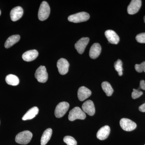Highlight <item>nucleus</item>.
I'll return each instance as SVG.
<instances>
[{
  "mask_svg": "<svg viewBox=\"0 0 145 145\" xmlns=\"http://www.w3.org/2000/svg\"><path fill=\"white\" fill-rule=\"evenodd\" d=\"M69 107V105L66 102H61L56 106L54 110V114L58 118L62 117L66 113Z\"/></svg>",
  "mask_w": 145,
  "mask_h": 145,
  "instance_id": "obj_5",
  "label": "nucleus"
},
{
  "mask_svg": "<svg viewBox=\"0 0 145 145\" xmlns=\"http://www.w3.org/2000/svg\"><path fill=\"white\" fill-rule=\"evenodd\" d=\"M20 39V36L19 35H14L8 37L5 44V48H8L13 46V45L19 41Z\"/></svg>",
  "mask_w": 145,
  "mask_h": 145,
  "instance_id": "obj_19",
  "label": "nucleus"
},
{
  "mask_svg": "<svg viewBox=\"0 0 145 145\" xmlns=\"http://www.w3.org/2000/svg\"><path fill=\"white\" fill-rule=\"evenodd\" d=\"M135 70L138 72L144 71L145 72V61L141 63L140 64H136L135 66Z\"/></svg>",
  "mask_w": 145,
  "mask_h": 145,
  "instance_id": "obj_25",
  "label": "nucleus"
},
{
  "mask_svg": "<svg viewBox=\"0 0 145 145\" xmlns=\"http://www.w3.org/2000/svg\"><path fill=\"white\" fill-rule=\"evenodd\" d=\"M5 81L8 84L13 86L18 85L20 83V80L18 77L13 74L7 75L6 77Z\"/></svg>",
  "mask_w": 145,
  "mask_h": 145,
  "instance_id": "obj_21",
  "label": "nucleus"
},
{
  "mask_svg": "<svg viewBox=\"0 0 145 145\" xmlns=\"http://www.w3.org/2000/svg\"><path fill=\"white\" fill-rule=\"evenodd\" d=\"M101 86L103 90L106 93L107 96H110L112 95L114 90L109 83L107 82H104L102 83Z\"/></svg>",
  "mask_w": 145,
  "mask_h": 145,
  "instance_id": "obj_22",
  "label": "nucleus"
},
{
  "mask_svg": "<svg viewBox=\"0 0 145 145\" xmlns=\"http://www.w3.org/2000/svg\"><path fill=\"white\" fill-rule=\"evenodd\" d=\"M63 141L67 145H77L76 140L71 136H65L63 138Z\"/></svg>",
  "mask_w": 145,
  "mask_h": 145,
  "instance_id": "obj_24",
  "label": "nucleus"
},
{
  "mask_svg": "<svg viewBox=\"0 0 145 145\" xmlns=\"http://www.w3.org/2000/svg\"><path fill=\"white\" fill-rule=\"evenodd\" d=\"M52 131L51 128L46 130L43 133L41 138V145H46L51 138L52 135Z\"/></svg>",
  "mask_w": 145,
  "mask_h": 145,
  "instance_id": "obj_20",
  "label": "nucleus"
},
{
  "mask_svg": "<svg viewBox=\"0 0 145 145\" xmlns=\"http://www.w3.org/2000/svg\"><path fill=\"white\" fill-rule=\"evenodd\" d=\"M89 41V39L88 37H83L75 43V48L79 54H83Z\"/></svg>",
  "mask_w": 145,
  "mask_h": 145,
  "instance_id": "obj_10",
  "label": "nucleus"
},
{
  "mask_svg": "<svg viewBox=\"0 0 145 145\" xmlns=\"http://www.w3.org/2000/svg\"><path fill=\"white\" fill-rule=\"evenodd\" d=\"M143 94L142 91L139 89H133V91L131 94V97L133 99H137L139 98Z\"/></svg>",
  "mask_w": 145,
  "mask_h": 145,
  "instance_id": "obj_26",
  "label": "nucleus"
},
{
  "mask_svg": "<svg viewBox=\"0 0 145 145\" xmlns=\"http://www.w3.org/2000/svg\"><path fill=\"white\" fill-rule=\"evenodd\" d=\"M144 145H145V144Z\"/></svg>",
  "mask_w": 145,
  "mask_h": 145,
  "instance_id": "obj_32",
  "label": "nucleus"
},
{
  "mask_svg": "<svg viewBox=\"0 0 145 145\" xmlns=\"http://www.w3.org/2000/svg\"><path fill=\"white\" fill-rule=\"evenodd\" d=\"M86 118V113L79 107H75L72 108L69 112L68 116L69 120L71 121H75L76 119L84 120Z\"/></svg>",
  "mask_w": 145,
  "mask_h": 145,
  "instance_id": "obj_3",
  "label": "nucleus"
},
{
  "mask_svg": "<svg viewBox=\"0 0 145 145\" xmlns=\"http://www.w3.org/2000/svg\"><path fill=\"white\" fill-rule=\"evenodd\" d=\"M39 112V109L37 107L34 106L31 108L24 114L22 119L24 121L30 120L33 119Z\"/></svg>",
  "mask_w": 145,
  "mask_h": 145,
  "instance_id": "obj_18",
  "label": "nucleus"
},
{
  "mask_svg": "<svg viewBox=\"0 0 145 145\" xmlns=\"http://www.w3.org/2000/svg\"><path fill=\"white\" fill-rule=\"evenodd\" d=\"M89 17L90 16L88 13L82 12L71 15L68 18V20L71 22L78 23L88 20Z\"/></svg>",
  "mask_w": 145,
  "mask_h": 145,
  "instance_id": "obj_4",
  "label": "nucleus"
},
{
  "mask_svg": "<svg viewBox=\"0 0 145 145\" xmlns=\"http://www.w3.org/2000/svg\"><path fill=\"white\" fill-rule=\"evenodd\" d=\"M114 67L115 70L118 72L119 76L123 75V63L120 59H118L114 64Z\"/></svg>",
  "mask_w": 145,
  "mask_h": 145,
  "instance_id": "obj_23",
  "label": "nucleus"
},
{
  "mask_svg": "<svg viewBox=\"0 0 145 145\" xmlns=\"http://www.w3.org/2000/svg\"><path fill=\"white\" fill-rule=\"evenodd\" d=\"M135 39L138 42L140 43H145V33L137 34Z\"/></svg>",
  "mask_w": 145,
  "mask_h": 145,
  "instance_id": "obj_27",
  "label": "nucleus"
},
{
  "mask_svg": "<svg viewBox=\"0 0 145 145\" xmlns=\"http://www.w3.org/2000/svg\"><path fill=\"white\" fill-rule=\"evenodd\" d=\"M144 22L145 23V16H144Z\"/></svg>",
  "mask_w": 145,
  "mask_h": 145,
  "instance_id": "obj_30",
  "label": "nucleus"
},
{
  "mask_svg": "<svg viewBox=\"0 0 145 145\" xmlns=\"http://www.w3.org/2000/svg\"><path fill=\"white\" fill-rule=\"evenodd\" d=\"M91 94V91L86 87H81L78 89V99L80 101H84L89 98Z\"/></svg>",
  "mask_w": 145,
  "mask_h": 145,
  "instance_id": "obj_14",
  "label": "nucleus"
},
{
  "mask_svg": "<svg viewBox=\"0 0 145 145\" xmlns=\"http://www.w3.org/2000/svg\"><path fill=\"white\" fill-rule=\"evenodd\" d=\"M35 77L38 82L40 83H45L48 79V74L46 68L44 66H40L36 70Z\"/></svg>",
  "mask_w": 145,
  "mask_h": 145,
  "instance_id": "obj_6",
  "label": "nucleus"
},
{
  "mask_svg": "<svg viewBox=\"0 0 145 145\" xmlns=\"http://www.w3.org/2000/svg\"><path fill=\"white\" fill-rule=\"evenodd\" d=\"M24 10L21 7H16L13 8L10 12V17L11 20L16 22L20 19L23 16Z\"/></svg>",
  "mask_w": 145,
  "mask_h": 145,
  "instance_id": "obj_13",
  "label": "nucleus"
},
{
  "mask_svg": "<svg viewBox=\"0 0 145 145\" xmlns=\"http://www.w3.org/2000/svg\"><path fill=\"white\" fill-rule=\"evenodd\" d=\"M69 64L68 61L64 58H61L57 63V67L60 74L64 75L69 71Z\"/></svg>",
  "mask_w": 145,
  "mask_h": 145,
  "instance_id": "obj_8",
  "label": "nucleus"
},
{
  "mask_svg": "<svg viewBox=\"0 0 145 145\" xmlns=\"http://www.w3.org/2000/svg\"><path fill=\"white\" fill-rule=\"evenodd\" d=\"M101 52V47L99 43L93 44L90 48L89 55L92 59H96L99 57Z\"/></svg>",
  "mask_w": 145,
  "mask_h": 145,
  "instance_id": "obj_16",
  "label": "nucleus"
},
{
  "mask_svg": "<svg viewBox=\"0 0 145 145\" xmlns=\"http://www.w3.org/2000/svg\"><path fill=\"white\" fill-rule=\"evenodd\" d=\"M140 89L145 90V82L144 80L140 81V87L138 88V89L140 90Z\"/></svg>",
  "mask_w": 145,
  "mask_h": 145,
  "instance_id": "obj_28",
  "label": "nucleus"
},
{
  "mask_svg": "<svg viewBox=\"0 0 145 145\" xmlns=\"http://www.w3.org/2000/svg\"><path fill=\"white\" fill-rule=\"evenodd\" d=\"M139 109L142 112H145V103L139 107Z\"/></svg>",
  "mask_w": 145,
  "mask_h": 145,
  "instance_id": "obj_29",
  "label": "nucleus"
},
{
  "mask_svg": "<svg viewBox=\"0 0 145 145\" xmlns=\"http://www.w3.org/2000/svg\"><path fill=\"white\" fill-rule=\"evenodd\" d=\"M110 131V127L109 126H104L99 130L96 134V136L99 140H105L109 135Z\"/></svg>",
  "mask_w": 145,
  "mask_h": 145,
  "instance_id": "obj_15",
  "label": "nucleus"
},
{
  "mask_svg": "<svg viewBox=\"0 0 145 145\" xmlns=\"http://www.w3.org/2000/svg\"><path fill=\"white\" fill-rule=\"evenodd\" d=\"M82 109L89 116H93L95 113V108L93 102L91 100L86 101L82 106Z\"/></svg>",
  "mask_w": 145,
  "mask_h": 145,
  "instance_id": "obj_11",
  "label": "nucleus"
},
{
  "mask_svg": "<svg viewBox=\"0 0 145 145\" xmlns=\"http://www.w3.org/2000/svg\"><path fill=\"white\" fill-rule=\"evenodd\" d=\"M142 6L141 0H132L127 7V12L130 15H134L138 12Z\"/></svg>",
  "mask_w": 145,
  "mask_h": 145,
  "instance_id": "obj_9",
  "label": "nucleus"
},
{
  "mask_svg": "<svg viewBox=\"0 0 145 145\" xmlns=\"http://www.w3.org/2000/svg\"><path fill=\"white\" fill-rule=\"evenodd\" d=\"M120 125L122 129L127 131H132L137 127V125L135 122L127 118L121 119Z\"/></svg>",
  "mask_w": 145,
  "mask_h": 145,
  "instance_id": "obj_7",
  "label": "nucleus"
},
{
  "mask_svg": "<svg viewBox=\"0 0 145 145\" xmlns=\"http://www.w3.org/2000/svg\"><path fill=\"white\" fill-rule=\"evenodd\" d=\"M33 134L30 131H25L18 133L16 137V142L20 144H28L32 139Z\"/></svg>",
  "mask_w": 145,
  "mask_h": 145,
  "instance_id": "obj_1",
  "label": "nucleus"
},
{
  "mask_svg": "<svg viewBox=\"0 0 145 145\" xmlns=\"http://www.w3.org/2000/svg\"><path fill=\"white\" fill-rule=\"evenodd\" d=\"M39 52L36 50H32L26 51L22 55V59L24 61L30 62L34 61L38 57Z\"/></svg>",
  "mask_w": 145,
  "mask_h": 145,
  "instance_id": "obj_17",
  "label": "nucleus"
},
{
  "mask_svg": "<svg viewBox=\"0 0 145 145\" xmlns=\"http://www.w3.org/2000/svg\"><path fill=\"white\" fill-rule=\"evenodd\" d=\"M50 7L46 1H43L41 4L38 12L39 20L41 21L46 20L50 14Z\"/></svg>",
  "mask_w": 145,
  "mask_h": 145,
  "instance_id": "obj_2",
  "label": "nucleus"
},
{
  "mask_svg": "<svg viewBox=\"0 0 145 145\" xmlns=\"http://www.w3.org/2000/svg\"><path fill=\"white\" fill-rule=\"evenodd\" d=\"M1 10H0V16H1Z\"/></svg>",
  "mask_w": 145,
  "mask_h": 145,
  "instance_id": "obj_31",
  "label": "nucleus"
},
{
  "mask_svg": "<svg viewBox=\"0 0 145 145\" xmlns=\"http://www.w3.org/2000/svg\"><path fill=\"white\" fill-rule=\"evenodd\" d=\"M105 35L109 42L117 44L119 42V37L115 31L112 30H107L105 32Z\"/></svg>",
  "mask_w": 145,
  "mask_h": 145,
  "instance_id": "obj_12",
  "label": "nucleus"
}]
</instances>
